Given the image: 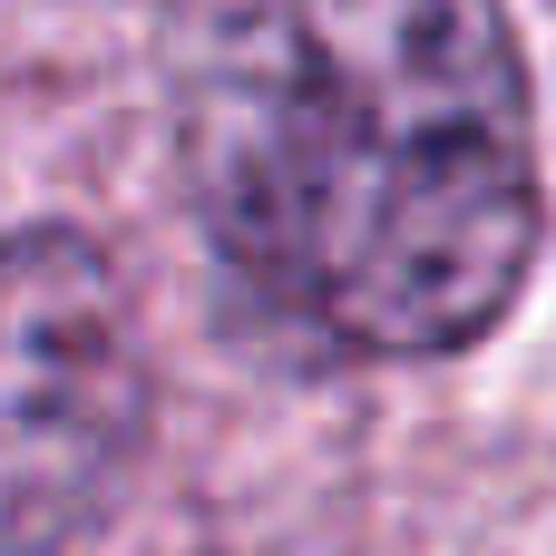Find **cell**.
<instances>
[{"label":"cell","instance_id":"2","mask_svg":"<svg viewBox=\"0 0 556 556\" xmlns=\"http://www.w3.org/2000/svg\"><path fill=\"white\" fill-rule=\"evenodd\" d=\"M147 342L127 274L68 235H0V556H59L98 528L147 450Z\"/></svg>","mask_w":556,"mask_h":556},{"label":"cell","instance_id":"1","mask_svg":"<svg viewBox=\"0 0 556 556\" xmlns=\"http://www.w3.org/2000/svg\"><path fill=\"white\" fill-rule=\"evenodd\" d=\"M166 108L215 254L332 352H459L538 264L498 0H166Z\"/></svg>","mask_w":556,"mask_h":556}]
</instances>
